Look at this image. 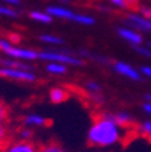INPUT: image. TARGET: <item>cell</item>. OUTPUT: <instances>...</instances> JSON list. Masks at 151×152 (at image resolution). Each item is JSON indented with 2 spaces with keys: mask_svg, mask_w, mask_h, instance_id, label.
<instances>
[{
  "mask_svg": "<svg viewBox=\"0 0 151 152\" xmlns=\"http://www.w3.org/2000/svg\"><path fill=\"white\" fill-rule=\"evenodd\" d=\"M0 65L4 68H15V69H26L32 71L33 66L22 63L21 60H14V58H0Z\"/></svg>",
  "mask_w": 151,
  "mask_h": 152,
  "instance_id": "cell-11",
  "label": "cell"
},
{
  "mask_svg": "<svg viewBox=\"0 0 151 152\" xmlns=\"http://www.w3.org/2000/svg\"><path fill=\"white\" fill-rule=\"evenodd\" d=\"M119 34L121 35L124 39H127L128 42H131V44H133V45L142 44V41H143L142 35L132 31V30H128V28H119Z\"/></svg>",
  "mask_w": 151,
  "mask_h": 152,
  "instance_id": "cell-13",
  "label": "cell"
},
{
  "mask_svg": "<svg viewBox=\"0 0 151 152\" xmlns=\"http://www.w3.org/2000/svg\"><path fill=\"white\" fill-rule=\"evenodd\" d=\"M136 50H138L139 53H142V54H144V56H147L151 58V50H148V49H144V48L139 46V48H136Z\"/></svg>",
  "mask_w": 151,
  "mask_h": 152,
  "instance_id": "cell-26",
  "label": "cell"
},
{
  "mask_svg": "<svg viewBox=\"0 0 151 152\" xmlns=\"http://www.w3.org/2000/svg\"><path fill=\"white\" fill-rule=\"evenodd\" d=\"M40 39L44 42H48V44H55V45H60L63 44V39L59 37H55V35H41Z\"/></svg>",
  "mask_w": 151,
  "mask_h": 152,
  "instance_id": "cell-22",
  "label": "cell"
},
{
  "mask_svg": "<svg viewBox=\"0 0 151 152\" xmlns=\"http://www.w3.org/2000/svg\"><path fill=\"white\" fill-rule=\"evenodd\" d=\"M48 12H49L50 15L59 16V18H67V19L74 18V14L71 12L69 10L60 8V7H49V8H48Z\"/></svg>",
  "mask_w": 151,
  "mask_h": 152,
  "instance_id": "cell-16",
  "label": "cell"
},
{
  "mask_svg": "<svg viewBox=\"0 0 151 152\" xmlns=\"http://www.w3.org/2000/svg\"><path fill=\"white\" fill-rule=\"evenodd\" d=\"M21 124L23 126L32 128V129H42L50 125V120L46 118L45 115L37 113H29L21 118Z\"/></svg>",
  "mask_w": 151,
  "mask_h": 152,
  "instance_id": "cell-6",
  "label": "cell"
},
{
  "mask_svg": "<svg viewBox=\"0 0 151 152\" xmlns=\"http://www.w3.org/2000/svg\"><path fill=\"white\" fill-rule=\"evenodd\" d=\"M144 98H146V102H151V94H147Z\"/></svg>",
  "mask_w": 151,
  "mask_h": 152,
  "instance_id": "cell-30",
  "label": "cell"
},
{
  "mask_svg": "<svg viewBox=\"0 0 151 152\" xmlns=\"http://www.w3.org/2000/svg\"><path fill=\"white\" fill-rule=\"evenodd\" d=\"M142 72L144 73L146 76L151 77V66H143V68H142Z\"/></svg>",
  "mask_w": 151,
  "mask_h": 152,
  "instance_id": "cell-27",
  "label": "cell"
},
{
  "mask_svg": "<svg viewBox=\"0 0 151 152\" xmlns=\"http://www.w3.org/2000/svg\"><path fill=\"white\" fill-rule=\"evenodd\" d=\"M113 66H114V71H116L117 73H120V75L125 76V77H128V79L136 80V82L142 80V76H140V73H139L138 71L133 68V66L128 65V64L119 61V63H114Z\"/></svg>",
  "mask_w": 151,
  "mask_h": 152,
  "instance_id": "cell-9",
  "label": "cell"
},
{
  "mask_svg": "<svg viewBox=\"0 0 151 152\" xmlns=\"http://www.w3.org/2000/svg\"><path fill=\"white\" fill-rule=\"evenodd\" d=\"M7 39H8L10 44H19V42L22 41V37L18 33H8L7 34Z\"/></svg>",
  "mask_w": 151,
  "mask_h": 152,
  "instance_id": "cell-24",
  "label": "cell"
},
{
  "mask_svg": "<svg viewBox=\"0 0 151 152\" xmlns=\"http://www.w3.org/2000/svg\"><path fill=\"white\" fill-rule=\"evenodd\" d=\"M135 132L138 133L139 136H142L146 140L151 141V120L143 121V122L138 124L135 128Z\"/></svg>",
  "mask_w": 151,
  "mask_h": 152,
  "instance_id": "cell-14",
  "label": "cell"
},
{
  "mask_svg": "<svg viewBox=\"0 0 151 152\" xmlns=\"http://www.w3.org/2000/svg\"><path fill=\"white\" fill-rule=\"evenodd\" d=\"M4 1H7V3H10V4H19L21 3V0H4Z\"/></svg>",
  "mask_w": 151,
  "mask_h": 152,
  "instance_id": "cell-29",
  "label": "cell"
},
{
  "mask_svg": "<svg viewBox=\"0 0 151 152\" xmlns=\"http://www.w3.org/2000/svg\"><path fill=\"white\" fill-rule=\"evenodd\" d=\"M108 114H109V117L116 124H119L123 129L128 130V132H135V128L138 124H136L132 114L127 113V111H116V113H109V111H108Z\"/></svg>",
  "mask_w": 151,
  "mask_h": 152,
  "instance_id": "cell-7",
  "label": "cell"
},
{
  "mask_svg": "<svg viewBox=\"0 0 151 152\" xmlns=\"http://www.w3.org/2000/svg\"><path fill=\"white\" fill-rule=\"evenodd\" d=\"M0 77L10 80H16V82H26V83H33L37 80V75L32 72V71L26 69H15V68H0Z\"/></svg>",
  "mask_w": 151,
  "mask_h": 152,
  "instance_id": "cell-4",
  "label": "cell"
},
{
  "mask_svg": "<svg viewBox=\"0 0 151 152\" xmlns=\"http://www.w3.org/2000/svg\"><path fill=\"white\" fill-rule=\"evenodd\" d=\"M40 58L48 61H53V63L59 64H71V65H83V61L78 57L69 56V54L57 53V52H41L40 53Z\"/></svg>",
  "mask_w": 151,
  "mask_h": 152,
  "instance_id": "cell-5",
  "label": "cell"
},
{
  "mask_svg": "<svg viewBox=\"0 0 151 152\" xmlns=\"http://www.w3.org/2000/svg\"><path fill=\"white\" fill-rule=\"evenodd\" d=\"M114 4H117V6L120 7H125L127 8V3H125V0H112Z\"/></svg>",
  "mask_w": 151,
  "mask_h": 152,
  "instance_id": "cell-28",
  "label": "cell"
},
{
  "mask_svg": "<svg viewBox=\"0 0 151 152\" xmlns=\"http://www.w3.org/2000/svg\"><path fill=\"white\" fill-rule=\"evenodd\" d=\"M34 129L27 126H18L15 130H13V136L16 139L22 140V141H34Z\"/></svg>",
  "mask_w": 151,
  "mask_h": 152,
  "instance_id": "cell-10",
  "label": "cell"
},
{
  "mask_svg": "<svg viewBox=\"0 0 151 152\" xmlns=\"http://www.w3.org/2000/svg\"><path fill=\"white\" fill-rule=\"evenodd\" d=\"M142 107H143V110H144V113L151 117V102H144Z\"/></svg>",
  "mask_w": 151,
  "mask_h": 152,
  "instance_id": "cell-25",
  "label": "cell"
},
{
  "mask_svg": "<svg viewBox=\"0 0 151 152\" xmlns=\"http://www.w3.org/2000/svg\"><path fill=\"white\" fill-rule=\"evenodd\" d=\"M128 130L109 117L108 111L97 113L87 130V144L93 148L109 149L127 140Z\"/></svg>",
  "mask_w": 151,
  "mask_h": 152,
  "instance_id": "cell-1",
  "label": "cell"
},
{
  "mask_svg": "<svg viewBox=\"0 0 151 152\" xmlns=\"http://www.w3.org/2000/svg\"><path fill=\"white\" fill-rule=\"evenodd\" d=\"M129 23L135 27L140 28V30H148L151 31V20L147 18H140L138 15H128Z\"/></svg>",
  "mask_w": 151,
  "mask_h": 152,
  "instance_id": "cell-12",
  "label": "cell"
},
{
  "mask_svg": "<svg viewBox=\"0 0 151 152\" xmlns=\"http://www.w3.org/2000/svg\"><path fill=\"white\" fill-rule=\"evenodd\" d=\"M83 88L87 90V91H90V92H101V91H102L99 83L93 82V80H88V82H86V84H85V87H83Z\"/></svg>",
  "mask_w": 151,
  "mask_h": 152,
  "instance_id": "cell-20",
  "label": "cell"
},
{
  "mask_svg": "<svg viewBox=\"0 0 151 152\" xmlns=\"http://www.w3.org/2000/svg\"><path fill=\"white\" fill-rule=\"evenodd\" d=\"M46 71L49 73H53V75H63L67 72V68L64 64H59V63H50L46 65Z\"/></svg>",
  "mask_w": 151,
  "mask_h": 152,
  "instance_id": "cell-18",
  "label": "cell"
},
{
  "mask_svg": "<svg viewBox=\"0 0 151 152\" xmlns=\"http://www.w3.org/2000/svg\"><path fill=\"white\" fill-rule=\"evenodd\" d=\"M71 96V91L67 86H57V87H52L49 90V101L52 103H63V102L68 101Z\"/></svg>",
  "mask_w": 151,
  "mask_h": 152,
  "instance_id": "cell-8",
  "label": "cell"
},
{
  "mask_svg": "<svg viewBox=\"0 0 151 152\" xmlns=\"http://www.w3.org/2000/svg\"><path fill=\"white\" fill-rule=\"evenodd\" d=\"M0 50L8 54L11 58H18V60H35L40 57V53H37V52L15 48L8 41H4V39H0Z\"/></svg>",
  "mask_w": 151,
  "mask_h": 152,
  "instance_id": "cell-2",
  "label": "cell"
},
{
  "mask_svg": "<svg viewBox=\"0 0 151 152\" xmlns=\"http://www.w3.org/2000/svg\"><path fill=\"white\" fill-rule=\"evenodd\" d=\"M38 148L35 141H22L13 136L1 147V152H38Z\"/></svg>",
  "mask_w": 151,
  "mask_h": 152,
  "instance_id": "cell-3",
  "label": "cell"
},
{
  "mask_svg": "<svg viewBox=\"0 0 151 152\" xmlns=\"http://www.w3.org/2000/svg\"><path fill=\"white\" fill-rule=\"evenodd\" d=\"M0 152H1V147H0Z\"/></svg>",
  "mask_w": 151,
  "mask_h": 152,
  "instance_id": "cell-32",
  "label": "cell"
},
{
  "mask_svg": "<svg viewBox=\"0 0 151 152\" xmlns=\"http://www.w3.org/2000/svg\"><path fill=\"white\" fill-rule=\"evenodd\" d=\"M0 15H6V16H18V12H16L15 10L13 8H8V7H4V6H0Z\"/></svg>",
  "mask_w": 151,
  "mask_h": 152,
  "instance_id": "cell-23",
  "label": "cell"
},
{
  "mask_svg": "<svg viewBox=\"0 0 151 152\" xmlns=\"http://www.w3.org/2000/svg\"><path fill=\"white\" fill-rule=\"evenodd\" d=\"M72 20L78 23H82V25H93L94 23V19L91 16H86V15H74Z\"/></svg>",
  "mask_w": 151,
  "mask_h": 152,
  "instance_id": "cell-21",
  "label": "cell"
},
{
  "mask_svg": "<svg viewBox=\"0 0 151 152\" xmlns=\"http://www.w3.org/2000/svg\"><path fill=\"white\" fill-rule=\"evenodd\" d=\"M30 18L34 19V20H38V22H44V23L52 22V18H50V15H48V14H44V12H38V11H34V12L30 14Z\"/></svg>",
  "mask_w": 151,
  "mask_h": 152,
  "instance_id": "cell-19",
  "label": "cell"
},
{
  "mask_svg": "<svg viewBox=\"0 0 151 152\" xmlns=\"http://www.w3.org/2000/svg\"><path fill=\"white\" fill-rule=\"evenodd\" d=\"M148 46H150V48H151V41H150V42H148Z\"/></svg>",
  "mask_w": 151,
  "mask_h": 152,
  "instance_id": "cell-31",
  "label": "cell"
},
{
  "mask_svg": "<svg viewBox=\"0 0 151 152\" xmlns=\"http://www.w3.org/2000/svg\"><path fill=\"white\" fill-rule=\"evenodd\" d=\"M38 152H66L64 148L56 141H48L40 145Z\"/></svg>",
  "mask_w": 151,
  "mask_h": 152,
  "instance_id": "cell-15",
  "label": "cell"
},
{
  "mask_svg": "<svg viewBox=\"0 0 151 152\" xmlns=\"http://www.w3.org/2000/svg\"><path fill=\"white\" fill-rule=\"evenodd\" d=\"M10 122V109L0 99V125H8Z\"/></svg>",
  "mask_w": 151,
  "mask_h": 152,
  "instance_id": "cell-17",
  "label": "cell"
}]
</instances>
